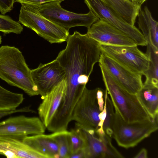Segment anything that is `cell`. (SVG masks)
I'll return each mask as SVG.
<instances>
[{
	"label": "cell",
	"instance_id": "13",
	"mask_svg": "<svg viewBox=\"0 0 158 158\" xmlns=\"http://www.w3.org/2000/svg\"><path fill=\"white\" fill-rule=\"evenodd\" d=\"M79 127L86 140V146L83 149L85 158L124 157L112 145L110 137L105 133L96 134L97 137L94 130Z\"/></svg>",
	"mask_w": 158,
	"mask_h": 158
},
{
	"label": "cell",
	"instance_id": "19",
	"mask_svg": "<svg viewBox=\"0 0 158 158\" xmlns=\"http://www.w3.org/2000/svg\"><path fill=\"white\" fill-rule=\"evenodd\" d=\"M114 13L130 25L135 26L141 7L127 0H101Z\"/></svg>",
	"mask_w": 158,
	"mask_h": 158
},
{
	"label": "cell",
	"instance_id": "9",
	"mask_svg": "<svg viewBox=\"0 0 158 158\" xmlns=\"http://www.w3.org/2000/svg\"><path fill=\"white\" fill-rule=\"evenodd\" d=\"M90 10L99 19L104 20L120 30L131 39L137 45L146 46L147 43L143 35L135 26H133L117 15L101 0H84Z\"/></svg>",
	"mask_w": 158,
	"mask_h": 158
},
{
	"label": "cell",
	"instance_id": "26",
	"mask_svg": "<svg viewBox=\"0 0 158 158\" xmlns=\"http://www.w3.org/2000/svg\"><path fill=\"white\" fill-rule=\"evenodd\" d=\"M106 115L103 123V128L106 134L111 138L113 134L112 126L114 111L112 101L108 95L106 101Z\"/></svg>",
	"mask_w": 158,
	"mask_h": 158
},
{
	"label": "cell",
	"instance_id": "4",
	"mask_svg": "<svg viewBox=\"0 0 158 158\" xmlns=\"http://www.w3.org/2000/svg\"><path fill=\"white\" fill-rule=\"evenodd\" d=\"M19 22L51 44L66 41L69 31L50 21L38 11L35 5L22 3Z\"/></svg>",
	"mask_w": 158,
	"mask_h": 158
},
{
	"label": "cell",
	"instance_id": "5",
	"mask_svg": "<svg viewBox=\"0 0 158 158\" xmlns=\"http://www.w3.org/2000/svg\"><path fill=\"white\" fill-rule=\"evenodd\" d=\"M114 107L112 136L119 146L126 149L134 147L158 130V117L142 122L127 123Z\"/></svg>",
	"mask_w": 158,
	"mask_h": 158
},
{
	"label": "cell",
	"instance_id": "1",
	"mask_svg": "<svg viewBox=\"0 0 158 158\" xmlns=\"http://www.w3.org/2000/svg\"><path fill=\"white\" fill-rule=\"evenodd\" d=\"M66 41V48L56 59L65 72L67 90L82 93L94 64L99 62L102 53L99 44L76 31L69 35Z\"/></svg>",
	"mask_w": 158,
	"mask_h": 158
},
{
	"label": "cell",
	"instance_id": "3",
	"mask_svg": "<svg viewBox=\"0 0 158 158\" xmlns=\"http://www.w3.org/2000/svg\"><path fill=\"white\" fill-rule=\"evenodd\" d=\"M99 65L106 89L114 107L116 108L123 120L127 123H132L152 119L136 95L125 90L102 65L99 64Z\"/></svg>",
	"mask_w": 158,
	"mask_h": 158
},
{
	"label": "cell",
	"instance_id": "11",
	"mask_svg": "<svg viewBox=\"0 0 158 158\" xmlns=\"http://www.w3.org/2000/svg\"><path fill=\"white\" fill-rule=\"evenodd\" d=\"M46 128L40 118L21 115L0 122V135L22 139L30 135L44 134Z\"/></svg>",
	"mask_w": 158,
	"mask_h": 158
},
{
	"label": "cell",
	"instance_id": "30",
	"mask_svg": "<svg viewBox=\"0 0 158 158\" xmlns=\"http://www.w3.org/2000/svg\"><path fill=\"white\" fill-rule=\"evenodd\" d=\"M105 92V91L100 88H98L96 93V98L99 110L101 112L103 110V108L104 101L103 96Z\"/></svg>",
	"mask_w": 158,
	"mask_h": 158
},
{
	"label": "cell",
	"instance_id": "33",
	"mask_svg": "<svg viewBox=\"0 0 158 158\" xmlns=\"http://www.w3.org/2000/svg\"><path fill=\"white\" fill-rule=\"evenodd\" d=\"M132 3L141 7V5L147 0H127Z\"/></svg>",
	"mask_w": 158,
	"mask_h": 158
},
{
	"label": "cell",
	"instance_id": "20",
	"mask_svg": "<svg viewBox=\"0 0 158 158\" xmlns=\"http://www.w3.org/2000/svg\"><path fill=\"white\" fill-rule=\"evenodd\" d=\"M136 95L151 118L154 119L158 117V87L143 83Z\"/></svg>",
	"mask_w": 158,
	"mask_h": 158
},
{
	"label": "cell",
	"instance_id": "16",
	"mask_svg": "<svg viewBox=\"0 0 158 158\" xmlns=\"http://www.w3.org/2000/svg\"><path fill=\"white\" fill-rule=\"evenodd\" d=\"M22 139L0 135V154L8 158H47L24 143Z\"/></svg>",
	"mask_w": 158,
	"mask_h": 158
},
{
	"label": "cell",
	"instance_id": "6",
	"mask_svg": "<svg viewBox=\"0 0 158 158\" xmlns=\"http://www.w3.org/2000/svg\"><path fill=\"white\" fill-rule=\"evenodd\" d=\"M62 2L53 1L35 6L43 16L68 31L72 27L79 26L85 27L88 29L99 19L90 10L85 14H77L67 10L61 6Z\"/></svg>",
	"mask_w": 158,
	"mask_h": 158
},
{
	"label": "cell",
	"instance_id": "2",
	"mask_svg": "<svg viewBox=\"0 0 158 158\" xmlns=\"http://www.w3.org/2000/svg\"><path fill=\"white\" fill-rule=\"evenodd\" d=\"M0 78L17 87L30 96L39 94L22 52L7 45L0 47Z\"/></svg>",
	"mask_w": 158,
	"mask_h": 158
},
{
	"label": "cell",
	"instance_id": "24",
	"mask_svg": "<svg viewBox=\"0 0 158 158\" xmlns=\"http://www.w3.org/2000/svg\"><path fill=\"white\" fill-rule=\"evenodd\" d=\"M23 30L19 22L13 20L8 15H0V31L5 34L13 33L19 34Z\"/></svg>",
	"mask_w": 158,
	"mask_h": 158
},
{
	"label": "cell",
	"instance_id": "7",
	"mask_svg": "<svg viewBox=\"0 0 158 158\" xmlns=\"http://www.w3.org/2000/svg\"><path fill=\"white\" fill-rule=\"evenodd\" d=\"M102 53L131 70L143 75L148 69L149 59L137 45L115 46L99 44Z\"/></svg>",
	"mask_w": 158,
	"mask_h": 158
},
{
	"label": "cell",
	"instance_id": "17",
	"mask_svg": "<svg viewBox=\"0 0 158 158\" xmlns=\"http://www.w3.org/2000/svg\"><path fill=\"white\" fill-rule=\"evenodd\" d=\"M138 25L147 44L158 51V23L152 17L148 7L141 8L138 15Z\"/></svg>",
	"mask_w": 158,
	"mask_h": 158
},
{
	"label": "cell",
	"instance_id": "23",
	"mask_svg": "<svg viewBox=\"0 0 158 158\" xmlns=\"http://www.w3.org/2000/svg\"><path fill=\"white\" fill-rule=\"evenodd\" d=\"M50 135L58 146L59 158H69L71 154L70 131L67 130L60 131Z\"/></svg>",
	"mask_w": 158,
	"mask_h": 158
},
{
	"label": "cell",
	"instance_id": "12",
	"mask_svg": "<svg viewBox=\"0 0 158 158\" xmlns=\"http://www.w3.org/2000/svg\"><path fill=\"white\" fill-rule=\"evenodd\" d=\"M31 74L42 98L66 77L64 70L56 59L40 64L37 68L31 70Z\"/></svg>",
	"mask_w": 158,
	"mask_h": 158
},
{
	"label": "cell",
	"instance_id": "34",
	"mask_svg": "<svg viewBox=\"0 0 158 158\" xmlns=\"http://www.w3.org/2000/svg\"><path fill=\"white\" fill-rule=\"evenodd\" d=\"M2 43V37L0 35V44H1Z\"/></svg>",
	"mask_w": 158,
	"mask_h": 158
},
{
	"label": "cell",
	"instance_id": "25",
	"mask_svg": "<svg viewBox=\"0 0 158 158\" xmlns=\"http://www.w3.org/2000/svg\"><path fill=\"white\" fill-rule=\"evenodd\" d=\"M76 127V128L72 129L70 131L71 154L84 149L86 146V140L81 128Z\"/></svg>",
	"mask_w": 158,
	"mask_h": 158
},
{
	"label": "cell",
	"instance_id": "10",
	"mask_svg": "<svg viewBox=\"0 0 158 158\" xmlns=\"http://www.w3.org/2000/svg\"><path fill=\"white\" fill-rule=\"evenodd\" d=\"M99 64L125 90L136 95L143 86L141 74L133 71L101 53Z\"/></svg>",
	"mask_w": 158,
	"mask_h": 158
},
{
	"label": "cell",
	"instance_id": "29",
	"mask_svg": "<svg viewBox=\"0 0 158 158\" xmlns=\"http://www.w3.org/2000/svg\"><path fill=\"white\" fill-rule=\"evenodd\" d=\"M66 0H15V2L20 3H24L38 6L40 5L53 1H63Z\"/></svg>",
	"mask_w": 158,
	"mask_h": 158
},
{
	"label": "cell",
	"instance_id": "8",
	"mask_svg": "<svg viewBox=\"0 0 158 158\" xmlns=\"http://www.w3.org/2000/svg\"><path fill=\"white\" fill-rule=\"evenodd\" d=\"M98 89L85 88L73 114L72 120L76 122V126L95 131L98 128V115L101 111L96 98Z\"/></svg>",
	"mask_w": 158,
	"mask_h": 158
},
{
	"label": "cell",
	"instance_id": "27",
	"mask_svg": "<svg viewBox=\"0 0 158 158\" xmlns=\"http://www.w3.org/2000/svg\"><path fill=\"white\" fill-rule=\"evenodd\" d=\"M22 112L34 113L35 111L31 109L29 106L15 110H0V119L4 117L11 114Z\"/></svg>",
	"mask_w": 158,
	"mask_h": 158
},
{
	"label": "cell",
	"instance_id": "21",
	"mask_svg": "<svg viewBox=\"0 0 158 158\" xmlns=\"http://www.w3.org/2000/svg\"><path fill=\"white\" fill-rule=\"evenodd\" d=\"M146 54L149 59L148 69L144 73L146 77L144 84L153 85L158 87V51H155L147 44Z\"/></svg>",
	"mask_w": 158,
	"mask_h": 158
},
{
	"label": "cell",
	"instance_id": "22",
	"mask_svg": "<svg viewBox=\"0 0 158 158\" xmlns=\"http://www.w3.org/2000/svg\"><path fill=\"white\" fill-rule=\"evenodd\" d=\"M24 99L23 94L12 92L0 85V110L16 109Z\"/></svg>",
	"mask_w": 158,
	"mask_h": 158
},
{
	"label": "cell",
	"instance_id": "28",
	"mask_svg": "<svg viewBox=\"0 0 158 158\" xmlns=\"http://www.w3.org/2000/svg\"><path fill=\"white\" fill-rule=\"evenodd\" d=\"M15 0H0V12L2 15L11 11L13 8Z\"/></svg>",
	"mask_w": 158,
	"mask_h": 158
},
{
	"label": "cell",
	"instance_id": "15",
	"mask_svg": "<svg viewBox=\"0 0 158 158\" xmlns=\"http://www.w3.org/2000/svg\"><path fill=\"white\" fill-rule=\"evenodd\" d=\"M67 88L65 78L55 86L42 99L38 108V114L46 128L51 122L57 110Z\"/></svg>",
	"mask_w": 158,
	"mask_h": 158
},
{
	"label": "cell",
	"instance_id": "18",
	"mask_svg": "<svg viewBox=\"0 0 158 158\" xmlns=\"http://www.w3.org/2000/svg\"><path fill=\"white\" fill-rule=\"evenodd\" d=\"M23 142L47 158H59L58 146L49 135L41 134L24 137Z\"/></svg>",
	"mask_w": 158,
	"mask_h": 158
},
{
	"label": "cell",
	"instance_id": "32",
	"mask_svg": "<svg viewBox=\"0 0 158 158\" xmlns=\"http://www.w3.org/2000/svg\"><path fill=\"white\" fill-rule=\"evenodd\" d=\"M148 157L147 151L144 148H142L134 157L135 158H147Z\"/></svg>",
	"mask_w": 158,
	"mask_h": 158
},
{
	"label": "cell",
	"instance_id": "14",
	"mask_svg": "<svg viewBox=\"0 0 158 158\" xmlns=\"http://www.w3.org/2000/svg\"><path fill=\"white\" fill-rule=\"evenodd\" d=\"M87 30L86 35L99 44L115 46L137 45L125 33L103 20L99 19Z\"/></svg>",
	"mask_w": 158,
	"mask_h": 158
},
{
	"label": "cell",
	"instance_id": "31",
	"mask_svg": "<svg viewBox=\"0 0 158 158\" xmlns=\"http://www.w3.org/2000/svg\"><path fill=\"white\" fill-rule=\"evenodd\" d=\"M85 158V154L83 149L70 155L69 158Z\"/></svg>",
	"mask_w": 158,
	"mask_h": 158
}]
</instances>
